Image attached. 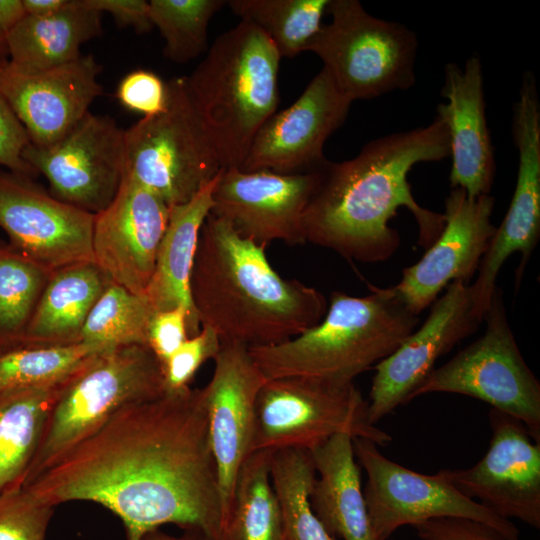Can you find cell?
Returning a JSON list of instances; mask_svg holds the SVG:
<instances>
[{
    "mask_svg": "<svg viewBox=\"0 0 540 540\" xmlns=\"http://www.w3.org/2000/svg\"><path fill=\"white\" fill-rule=\"evenodd\" d=\"M484 318L477 312L471 285L450 283L432 304L425 322L387 358L374 366L368 419L376 423L411 401L413 392L435 368L437 359L474 333Z\"/></svg>",
    "mask_w": 540,
    "mask_h": 540,
    "instance_id": "cell-14",
    "label": "cell"
},
{
    "mask_svg": "<svg viewBox=\"0 0 540 540\" xmlns=\"http://www.w3.org/2000/svg\"><path fill=\"white\" fill-rule=\"evenodd\" d=\"M166 84L165 108L124 130V172L173 206L189 201L223 167L190 100L185 76Z\"/></svg>",
    "mask_w": 540,
    "mask_h": 540,
    "instance_id": "cell-8",
    "label": "cell"
},
{
    "mask_svg": "<svg viewBox=\"0 0 540 540\" xmlns=\"http://www.w3.org/2000/svg\"><path fill=\"white\" fill-rule=\"evenodd\" d=\"M352 443L355 458L367 474L363 495L378 540H387L404 525L447 516L476 520L520 540L515 524L459 492L445 469L421 474L385 457L371 440L352 438Z\"/></svg>",
    "mask_w": 540,
    "mask_h": 540,
    "instance_id": "cell-11",
    "label": "cell"
},
{
    "mask_svg": "<svg viewBox=\"0 0 540 540\" xmlns=\"http://www.w3.org/2000/svg\"><path fill=\"white\" fill-rule=\"evenodd\" d=\"M24 160L47 179L55 198L96 214L113 200L125 169L124 130L90 111L47 147L29 143Z\"/></svg>",
    "mask_w": 540,
    "mask_h": 540,
    "instance_id": "cell-13",
    "label": "cell"
},
{
    "mask_svg": "<svg viewBox=\"0 0 540 540\" xmlns=\"http://www.w3.org/2000/svg\"><path fill=\"white\" fill-rule=\"evenodd\" d=\"M8 54V46L5 34L0 31V60H5Z\"/></svg>",
    "mask_w": 540,
    "mask_h": 540,
    "instance_id": "cell-46",
    "label": "cell"
},
{
    "mask_svg": "<svg viewBox=\"0 0 540 540\" xmlns=\"http://www.w3.org/2000/svg\"><path fill=\"white\" fill-rule=\"evenodd\" d=\"M7 63V60H0V71L2 70V68L5 66V64Z\"/></svg>",
    "mask_w": 540,
    "mask_h": 540,
    "instance_id": "cell-47",
    "label": "cell"
},
{
    "mask_svg": "<svg viewBox=\"0 0 540 540\" xmlns=\"http://www.w3.org/2000/svg\"><path fill=\"white\" fill-rule=\"evenodd\" d=\"M90 8L101 14L109 13L122 27L130 26L138 33L153 28L149 16V1L145 0H84Z\"/></svg>",
    "mask_w": 540,
    "mask_h": 540,
    "instance_id": "cell-42",
    "label": "cell"
},
{
    "mask_svg": "<svg viewBox=\"0 0 540 540\" xmlns=\"http://www.w3.org/2000/svg\"><path fill=\"white\" fill-rule=\"evenodd\" d=\"M74 377L0 397V494L23 484L53 406Z\"/></svg>",
    "mask_w": 540,
    "mask_h": 540,
    "instance_id": "cell-28",
    "label": "cell"
},
{
    "mask_svg": "<svg viewBox=\"0 0 540 540\" xmlns=\"http://www.w3.org/2000/svg\"><path fill=\"white\" fill-rule=\"evenodd\" d=\"M190 288L200 324L221 342L248 348L294 338L317 325L328 308L321 292L283 278L265 247L211 213L200 231Z\"/></svg>",
    "mask_w": 540,
    "mask_h": 540,
    "instance_id": "cell-3",
    "label": "cell"
},
{
    "mask_svg": "<svg viewBox=\"0 0 540 540\" xmlns=\"http://www.w3.org/2000/svg\"><path fill=\"white\" fill-rule=\"evenodd\" d=\"M493 208L490 194L469 198L464 190L451 188L441 233L392 286L412 313L418 315L430 306L450 283H469L496 230L491 223Z\"/></svg>",
    "mask_w": 540,
    "mask_h": 540,
    "instance_id": "cell-20",
    "label": "cell"
},
{
    "mask_svg": "<svg viewBox=\"0 0 540 540\" xmlns=\"http://www.w3.org/2000/svg\"><path fill=\"white\" fill-rule=\"evenodd\" d=\"M56 507L90 501L123 523L125 540L164 524L221 540L222 505L203 389L124 406L22 485Z\"/></svg>",
    "mask_w": 540,
    "mask_h": 540,
    "instance_id": "cell-1",
    "label": "cell"
},
{
    "mask_svg": "<svg viewBox=\"0 0 540 540\" xmlns=\"http://www.w3.org/2000/svg\"><path fill=\"white\" fill-rule=\"evenodd\" d=\"M354 383L290 376L266 380L255 401L253 452L312 450L337 434L385 446L391 436L370 423Z\"/></svg>",
    "mask_w": 540,
    "mask_h": 540,
    "instance_id": "cell-9",
    "label": "cell"
},
{
    "mask_svg": "<svg viewBox=\"0 0 540 540\" xmlns=\"http://www.w3.org/2000/svg\"><path fill=\"white\" fill-rule=\"evenodd\" d=\"M221 340L214 329L201 325L200 331L189 337L163 365L165 392L189 387L198 369L209 359H215Z\"/></svg>",
    "mask_w": 540,
    "mask_h": 540,
    "instance_id": "cell-37",
    "label": "cell"
},
{
    "mask_svg": "<svg viewBox=\"0 0 540 540\" xmlns=\"http://www.w3.org/2000/svg\"><path fill=\"white\" fill-rule=\"evenodd\" d=\"M111 283L93 261L53 271L27 325L20 348L80 343L81 331L92 307Z\"/></svg>",
    "mask_w": 540,
    "mask_h": 540,
    "instance_id": "cell-26",
    "label": "cell"
},
{
    "mask_svg": "<svg viewBox=\"0 0 540 540\" xmlns=\"http://www.w3.org/2000/svg\"><path fill=\"white\" fill-rule=\"evenodd\" d=\"M53 271L0 240V354L19 349Z\"/></svg>",
    "mask_w": 540,
    "mask_h": 540,
    "instance_id": "cell-30",
    "label": "cell"
},
{
    "mask_svg": "<svg viewBox=\"0 0 540 540\" xmlns=\"http://www.w3.org/2000/svg\"><path fill=\"white\" fill-rule=\"evenodd\" d=\"M116 96L124 108L152 116L166 106L167 84L157 74L138 69L121 80Z\"/></svg>",
    "mask_w": 540,
    "mask_h": 540,
    "instance_id": "cell-38",
    "label": "cell"
},
{
    "mask_svg": "<svg viewBox=\"0 0 540 540\" xmlns=\"http://www.w3.org/2000/svg\"><path fill=\"white\" fill-rule=\"evenodd\" d=\"M329 0H229L226 5L261 30L280 57L292 58L305 52L322 27Z\"/></svg>",
    "mask_w": 540,
    "mask_h": 540,
    "instance_id": "cell-31",
    "label": "cell"
},
{
    "mask_svg": "<svg viewBox=\"0 0 540 540\" xmlns=\"http://www.w3.org/2000/svg\"><path fill=\"white\" fill-rule=\"evenodd\" d=\"M485 456L468 469H445L454 487L498 516L540 528V443L517 418L490 409ZM476 501V500H475Z\"/></svg>",
    "mask_w": 540,
    "mask_h": 540,
    "instance_id": "cell-17",
    "label": "cell"
},
{
    "mask_svg": "<svg viewBox=\"0 0 540 540\" xmlns=\"http://www.w3.org/2000/svg\"><path fill=\"white\" fill-rule=\"evenodd\" d=\"M143 540H208L204 535L195 531H185L183 535L174 536L159 529L153 530L145 535Z\"/></svg>",
    "mask_w": 540,
    "mask_h": 540,
    "instance_id": "cell-45",
    "label": "cell"
},
{
    "mask_svg": "<svg viewBox=\"0 0 540 540\" xmlns=\"http://www.w3.org/2000/svg\"><path fill=\"white\" fill-rule=\"evenodd\" d=\"M29 143L25 128L0 95V166L30 178L37 175L23 158V151Z\"/></svg>",
    "mask_w": 540,
    "mask_h": 540,
    "instance_id": "cell-41",
    "label": "cell"
},
{
    "mask_svg": "<svg viewBox=\"0 0 540 540\" xmlns=\"http://www.w3.org/2000/svg\"><path fill=\"white\" fill-rule=\"evenodd\" d=\"M369 289L363 297L334 291L317 325L282 343L248 348L264 378L304 376L352 383L391 355L418 327L419 318L393 287Z\"/></svg>",
    "mask_w": 540,
    "mask_h": 540,
    "instance_id": "cell-4",
    "label": "cell"
},
{
    "mask_svg": "<svg viewBox=\"0 0 540 540\" xmlns=\"http://www.w3.org/2000/svg\"><path fill=\"white\" fill-rule=\"evenodd\" d=\"M351 104L323 67L292 105L259 128L238 169L279 174L322 169L329 161L324 144L343 125Z\"/></svg>",
    "mask_w": 540,
    "mask_h": 540,
    "instance_id": "cell-15",
    "label": "cell"
},
{
    "mask_svg": "<svg viewBox=\"0 0 540 540\" xmlns=\"http://www.w3.org/2000/svg\"><path fill=\"white\" fill-rule=\"evenodd\" d=\"M94 218L55 198L30 177L0 171V227L10 245L44 267L55 271L93 261Z\"/></svg>",
    "mask_w": 540,
    "mask_h": 540,
    "instance_id": "cell-16",
    "label": "cell"
},
{
    "mask_svg": "<svg viewBox=\"0 0 540 540\" xmlns=\"http://www.w3.org/2000/svg\"><path fill=\"white\" fill-rule=\"evenodd\" d=\"M512 135L518 151L515 190L471 285L475 308L482 317L497 289L502 265L510 255L521 253L519 280L540 236V101L536 77L530 71L522 76L513 107Z\"/></svg>",
    "mask_w": 540,
    "mask_h": 540,
    "instance_id": "cell-12",
    "label": "cell"
},
{
    "mask_svg": "<svg viewBox=\"0 0 540 540\" xmlns=\"http://www.w3.org/2000/svg\"><path fill=\"white\" fill-rule=\"evenodd\" d=\"M413 527L422 540H511L485 523L463 517H436Z\"/></svg>",
    "mask_w": 540,
    "mask_h": 540,
    "instance_id": "cell-39",
    "label": "cell"
},
{
    "mask_svg": "<svg viewBox=\"0 0 540 540\" xmlns=\"http://www.w3.org/2000/svg\"><path fill=\"white\" fill-rule=\"evenodd\" d=\"M169 214L165 201L124 172L113 200L95 214L94 263L112 283L144 296Z\"/></svg>",
    "mask_w": 540,
    "mask_h": 540,
    "instance_id": "cell-19",
    "label": "cell"
},
{
    "mask_svg": "<svg viewBox=\"0 0 540 540\" xmlns=\"http://www.w3.org/2000/svg\"><path fill=\"white\" fill-rule=\"evenodd\" d=\"M272 454V450L254 451L241 466L221 540H286L271 481Z\"/></svg>",
    "mask_w": 540,
    "mask_h": 540,
    "instance_id": "cell-29",
    "label": "cell"
},
{
    "mask_svg": "<svg viewBox=\"0 0 540 540\" xmlns=\"http://www.w3.org/2000/svg\"><path fill=\"white\" fill-rule=\"evenodd\" d=\"M165 393L163 367L146 345L98 354L53 406L23 484L50 467L126 405Z\"/></svg>",
    "mask_w": 540,
    "mask_h": 540,
    "instance_id": "cell-6",
    "label": "cell"
},
{
    "mask_svg": "<svg viewBox=\"0 0 540 540\" xmlns=\"http://www.w3.org/2000/svg\"><path fill=\"white\" fill-rule=\"evenodd\" d=\"M219 173L189 201L170 206L168 225L144 293L155 311L184 309L189 337L196 335L201 328L190 282L200 231L212 210V194Z\"/></svg>",
    "mask_w": 540,
    "mask_h": 540,
    "instance_id": "cell-24",
    "label": "cell"
},
{
    "mask_svg": "<svg viewBox=\"0 0 540 540\" xmlns=\"http://www.w3.org/2000/svg\"><path fill=\"white\" fill-rule=\"evenodd\" d=\"M280 60L261 30L240 21L219 35L185 76L190 100L223 168H240L255 134L277 111Z\"/></svg>",
    "mask_w": 540,
    "mask_h": 540,
    "instance_id": "cell-5",
    "label": "cell"
},
{
    "mask_svg": "<svg viewBox=\"0 0 540 540\" xmlns=\"http://www.w3.org/2000/svg\"><path fill=\"white\" fill-rule=\"evenodd\" d=\"M69 0H23L27 15L46 17L61 11Z\"/></svg>",
    "mask_w": 540,
    "mask_h": 540,
    "instance_id": "cell-44",
    "label": "cell"
},
{
    "mask_svg": "<svg viewBox=\"0 0 540 540\" xmlns=\"http://www.w3.org/2000/svg\"><path fill=\"white\" fill-rule=\"evenodd\" d=\"M331 21L306 51L323 62L352 102L373 99L415 84L416 34L406 26L370 15L357 0H329Z\"/></svg>",
    "mask_w": 540,
    "mask_h": 540,
    "instance_id": "cell-7",
    "label": "cell"
},
{
    "mask_svg": "<svg viewBox=\"0 0 540 540\" xmlns=\"http://www.w3.org/2000/svg\"><path fill=\"white\" fill-rule=\"evenodd\" d=\"M100 354L78 343L62 347L19 348L0 354V397L6 393L59 383L87 367Z\"/></svg>",
    "mask_w": 540,
    "mask_h": 540,
    "instance_id": "cell-34",
    "label": "cell"
},
{
    "mask_svg": "<svg viewBox=\"0 0 540 540\" xmlns=\"http://www.w3.org/2000/svg\"><path fill=\"white\" fill-rule=\"evenodd\" d=\"M310 452L316 469L310 505L325 529L343 540H378L370 524L352 437L334 435Z\"/></svg>",
    "mask_w": 540,
    "mask_h": 540,
    "instance_id": "cell-25",
    "label": "cell"
},
{
    "mask_svg": "<svg viewBox=\"0 0 540 540\" xmlns=\"http://www.w3.org/2000/svg\"><path fill=\"white\" fill-rule=\"evenodd\" d=\"M214 361L212 378L202 389L218 471L224 531L237 475L253 453L255 401L266 379L245 345L221 342Z\"/></svg>",
    "mask_w": 540,
    "mask_h": 540,
    "instance_id": "cell-21",
    "label": "cell"
},
{
    "mask_svg": "<svg viewBox=\"0 0 540 540\" xmlns=\"http://www.w3.org/2000/svg\"><path fill=\"white\" fill-rule=\"evenodd\" d=\"M101 69L91 54L38 72L18 70L7 61L0 71V95L30 143L47 147L63 138L102 94Z\"/></svg>",
    "mask_w": 540,
    "mask_h": 540,
    "instance_id": "cell-22",
    "label": "cell"
},
{
    "mask_svg": "<svg viewBox=\"0 0 540 540\" xmlns=\"http://www.w3.org/2000/svg\"><path fill=\"white\" fill-rule=\"evenodd\" d=\"M484 321V333L434 368L411 400L434 392L470 396L520 420L531 438L540 443V382L518 348L498 288Z\"/></svg>",
    "mask_w": 540,
    "mask_h": 540,
    "instance_id": "cell-10",
    "label": "cell"
},
{
    "mask_svg": "<svg viewBox=\"0 0 540 540\" xmlns=\"http://www.w3.org/2000/svg\"><path fill=\"white\" fill-rule=\"evenodd\" d=\"M315 478L310 450L273 451L271 481L281 507L286 540H335L310 505Z\"/></svg>",
    "mask_w": 540,
    "mask_h": 540,
    "instance_id": "cell-32",
    "label": "cell"
},
{
    "mask_svg": "<svg viewBox=\"0 0 540 540\" xmlns=\"http://www.w3.org/2000/svg\"><path fill=\"white\" fill-rule=\"evenodd\" d=\"M321 170L279 174L222 168L212 194L211 214L262 247L274 241L304 244L302 217Z\"/></svg>",
    "mask_w": 540,
    "mask_h": 540,
    "instance_id": "cell-18",
    "label": "cell"
},
{
    "mask_svg": "<svg viewBox=\"0 0 540 540\" xmlns=\"http://www.w3.org/2000/svg\"><path fill=\"white\" fill-rule=\"evenodd\" d=\"M102 33L101 13L84 0H69L56 14L26 15L7 35L8 63L38 72L76 60L81 46Z\"/></svg>",
    "mask_w": 540,
    "mask_h": 540,
    "instance_id": "cell-27",
    "label": "cell"
},
{
    "mask_svg": "<svg viewBox=\"0 0 540 540\" xmlns=\"http://www.w3.org/2000/svg\"><path fill=\"white\" fill-rule=\"evenodd\" d=\"M225 0H151L149 16L164 39V56L178 64L200 56L207 48L211 18Z\"/></svg>",
    "mask_w": 540,
    "mask_h": 540,
    "instance_id": "cell-35",
    "label": "cell"
},
{
    "mask_svg": "<svg viewBox=\"0 0 540 540\" xmlns=\"http://www.w3.org/2000/svg\"><path fill=\"white\" fill-rule=\"evenodd\" d=\"M483 69L479 57H469L464 67L447 63L440 95L446 101L436 107L447 129L452 167L451 188L469 198L490 193L496 163L485 115Z\"/></svg>",
    "mask_w": 540,
    "mask_h": 540,
    "instance_id": "cell-23",
    "label": "cell"
},
{
    "mask_svg": "<svg viewBox=\"0 0 540 540\" xmlns=\"http://www.w3.org/2000/svg\"><path fill=\"white\" fill-rule=\"evenodd\" d=\"M155 310L143 295L111 283L92 307L80 343L99 353L130 345H146Z\"/></svg>",
    "mask_w": 540,
    "mask_h": 540,
    "instance_id": "cell-33",
    "label": "cell"
},
{
    "mask_svg": "<svg viewBox=\"0 0 540 540\" xmlns=\"http://www.w3.org/2000/svg\"><path fill=\"white\" fill-rule=\"evenodd\" d=\"M26 15L23 0H0V31L6 36Z\"/></svg>",
    "mask_w": 540,
    "mask_h": 540,
    "instance_id": "cell-43",
    "label": "cell"
},
{
    "mask_svg": "<svg viewBox=\"0 0 540 540\" xmlns=\"http://www.w3.org/2000/svg\"><path fill=\"white\" fill-rule=\"evenodd\" d=\"M189 338L184 309L155 311L149 323L147 346L163 365Z\"/></svg>",
    "mask_w": 540,
    "mask_h": 540,
    "instance_id": "cell-40",
    "label": "cell"
},
{
    "mask_svg": "<svg viewBox=\"0 0 540 540\" xmlns=\"http://www.w3.org/2000/svg\"><path fill=\"white\" fill-rule=\"evenodd\" d=\"M54 509L22 485L5 490L0 494V540H46Z\"/></svg>",
    "mask_w": 540,
    "mask_h": 540,
    "instance_id": "cell-36",
    "label": "cell"
},
{
    "mask_svg": "<svg viewBox=\"0 0 540 540\" xmlns=\"http://www.w3.org/2000/svg\"><path fill=\"white\" fill-rule=\"evenodd\" d=\"M449 155L448 132L436 116L425 127L368 142L350 160L328 161L303 213L305 243L333 250L348 260L386 261L401 242L389 221L405 207L417 223L418 244L427 249L441 233L445 217L419 205L408 174L418 163Z\"/></svg>",
    "mask_w": 540,
    "mask_h": 540,
    "instance_id": "cell-2",
    "label": "cell"
}]
</instances>
